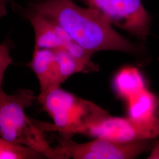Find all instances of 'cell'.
I'll use <instances>...</instances> for the list:
<instances>
[{
    "label": "cell",
    "instance_id": "obj_10",
    "mask_svg": "<svg viewBox=\"0 0 159 159\" xmlns=\"http://www.w3.org/2000/svg\"><path fill=\"white\" fill-rule=\"evenodd\" d=\"M113 85L117 96L125 102L148 87L142 73L134 67L119 70L114 77Z\"/></svg>",
    "mask_w": 159,
    "mask_h": 159
},
{
    "label": "cell",
    "instance_id": "obj_2",
    "mask_svg": "<svg viewBox=\"0 0 159 159\" xmlns=\"http://www.w3.org/2000/svg\"><path fill=\"white\" fill-rule=\"evenodd\" d=\"M37 100L27 89H20L12 94L0 93V137L8 142L30 148L48 159H58L55 148L46 139L45 131L29 117L25 109Z\"/></svg>",
    "mask_w": 159,
    "mask_h": 159
},
{
    "label": "cell",
    "instance_id": "obj_15",
    "mask_svg": "<svg viewBox=\"0 0 159 159\" xmlns=\"http://www.w3.org/2000/svg\"><path fill=\"white\" fill-rule=\"evenodd\" d=\"M40 1V0H39V1Z\"/></svg>",
    "mask_w": 159,
    "mask_h": 159
},
{
    "label": "cell",
    "instance_id": "obj_13",
    "mask_svg": "<svg viewBox=\"0 0 159 159\" xmlns=\"http://www.w3.org/2000/svg\"><path fill=\"white\" fill-rule=\"evenodd\" d=\"M12 62L10 55V46L8 42L3 41L0 44V93L4 91L2 83L7 69Z\"/></svg>",
    "mask_w": 159,
    "mask_h": 159
},
{
    "label": "cell",
    "instance_id": "obj_14",
    "mask_svg": "<svg viewBox=\"0 0 159 159\" xmlns=\"http://www.w3.org/2000/svg\"><path fill=\"white\" fill-rule=\"evenodd\" d=\"M148 159H159V141L155 140Z\"/></svg>",
    "mask_w": 159,
    "mask_h": 159
},
{
    "label": "cell",
    "instance_id": "obj_6",
    "mask_svg": "<svg viewBox=\"0 0 159 159\" xmlns=\"http://www.w3.org/2000/svg\"><path fill=\"white\" fill-rule=\"evenodd\" d=\"M83 134L119 143L153 140L159 137V117L153 122L143 123L127 117H119L110 115L91 125Z\"/></svg>",
    "mask_w": 159,
    "mask_h": 159
},
{
    "label": "cell",
    "instance_id": "obj_1",
    "mask_svg": "<svg viewBox=\"0 0 159 159\" xmlns=\"http://www.w3.org/2000/svg\"><path fill=\"white\" fill-rule=\"evenodd\" d=\"M29 14H37L57 24L74 41L93 54L116 51L138 54L141 47L119 34L96 10L71 0H41L29 6Z\"/></svg>",
    "mask_w": 159,
    "mask_h": 159
},
{
    "label": "cell",
    "instance_id": "obj_11",
    "mask_svg": "<svg viewBox=\"0 0 159 159\" xmlns=\"http://www.w3.org/2000/svg\"><path fill=\"white\" fill-rule=\"evenodd\" d=\"M58 77L61 84L72 75L93 68L91 65L83 63L72 57L63 49L54 50Z\"/></svg>",
    "mask_w": 159,
    "mask_h": 159
},
{
    "label": "cell",
    "instance_id": "obj_9",
    "mask_svg": "<svg viewBox=\"0 0 159 159\" xmlns=\"http://www.w3.org/2000/svg\"><path fill=\"white\" fill-rule=\"evenodd\" d=\"M127 117L143 123L157 119L159 104L157 98L148 87L127 102Z\"/></svg>",
    "mask_w": 159,
    "mask_h": 159
},
{
    "label": "cell",
    "instance_id": "obj_5",
    "mask_svg": "<svg viewBox=\"0 0 159 159\" xmlns=\"http://www.w3.org/2000/svg\"><path fill=\"white\" fill-rule=\"evenodd\" d=\"M113 25L142 41L150 33L151 18L142 0H83Z\"/></svg>",
    "mask_w": 159,
    "mask_h": 159
},
{
    "label": "cell",
    "instance_id": "obj_8",
    "mask_svg": "<svg viewBox=\"0 0 159 159\" xmlns=\"http://www.w3.org/2000/svg\"><path fill=\"white\" fill-rule=\"evenodd\" d=\"M30 68L35 74L40 87L39 95H43L61 83L58 77L54 50L34 48Z\"/></svg>",
    "mask_w": 159,
    "mask_h": 159
},
{
    "label": "cell",
    "instance_id": "obj_12",
    "mask_svg": "<svg viewBox=\"0 0 159 159\" xmlns=\"http://www.w3.org/2000/svg\"><path fill=\"white\" fill-rule=\"evenodd\" d=\"M43 157L34 150L0 138V159H38Z\"/></svg>",
    "mask_w": 159,
    "mask_h": 159
},
{
    "label": "cell",
    "instance_id": "obj_4",
    "mask_svg": "<svg viewBox=\"0 0 159 159\" xmlns=\"http://www.w3.org/2000/svg\"><path fill=\"white\" fill-rule=\"evenodd\" d=\"M154 141L119 143L96 138L89 142L79 143L63 136L55 148L58 159H132L150 152Z\"/></svg>",
    "mask_w": 159,
    "mask_h": 159
},
{
    "label": "cell",
    "instance_id": "obj_7",
    "mask_svg": "<svg viewBox=\"0 0 159 159\" xmlns=\"http://www.w3.org/2000/svg\"><path fill=\"white\" fill-rule=\"evenodd\" d=\"M34 29V48L66 50L74 42L67 32L50 20L37 14L27 13Z\"/></svg>",
    "mask_w": 159,
    "mask_h": 159
},
{
    "label": "cell",
    "instance_id": "obj_3",
    "mask_svg": "<svg viewBox=\"0 0 159 159\" xmlns=\"http://www.w3.org/2000/svg\"><path fill=\"white\" fill-rule=\"evenodd\" d=\"M38 102L52 120V123L37 120L45 132L55 131L64 136L83 134L89 127L108 117L107 111L60 87L37 96Z\"/></svg>",
    "mask_w": 159,
    "mask_h": 159
},
{
    "label": "cell",
    "instance_id": "obj_16",
    "mask_svg": "<svg viewBox=\"0 0 159 159\" xmlns=\"http://www.w3.org/2000/svg\"><path fill=\"white\" fill-rule=\"evenodd\" d=\"M0 138H1V137H0Z\"/></svg>",
    "mask_w": 159,
    "mask_h": 159
}]
</instances>
